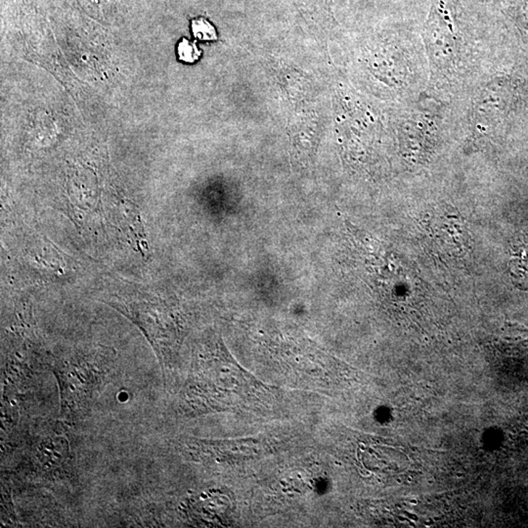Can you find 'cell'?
I'll return each instance as SVG.
<instances>
[{
	"mask_svg": "<svg viewBox=\"0 0 528 528\" xmlns=\"http://www.w3.org/2000/svg\"><path fill=\"white\" fill-rule=\"evenodd\" d=\"M143 332L161 362L171 355L178 332L171 310L162 300H131L110 303Z\"/></svg>",
	"mask_w": 528,
	"mask_h": 528,
	"instance_id": "2",
	"label": "cell"
},
{
	"mask_svg": "<svg viewBox=\"0 0 528 528\" xmlns=\"http://www.w3.org/2000/svg\"><path fill=\"white\" fill-rule=\"evenodd\" d=\"M192 33L195 38L200 41H216L218 39L215 26L205 19L192 21Z\"/></svg>",
	"mask_w": 528,
	"mask_h": 528,
	"instance_id": "4",
	"label": "cell"
},
{
	"mask_svg": "<svg viewBox=\"0 0 528 528\" xmlns=\"http://www.w3.org/2000/svg\"><path fill=\"white\" fill-rule=\"evenodd\" d=\"M115 364L116 351L105 347L78 348L57 357L52 372L59 387L61 418L84 419L112 379Z\"/></svg>",
	"mask_w": 528,
	"mask_h": 528,
	"instance_id": "1",
	"label": "cell"
},
{
	"mask_svg": "<svg viewBox=\"0 0 528 528\" xmlns=\"http://www.w3.org/2000/svg\"><path fill=\"white\" fill-rule=\"evenodd\" d=\"M223 501L224 500L220 497H218V496H216L215 499L213 495L208 496V499H207V500L202 501V506L199 504L202 514L207 516L205 517H210V519L211 517H213V516H215V514L216 517L223 516L226 512V509H224L225 508V506H224Z\"/></svg>",
	"mask_w": 528,
	"mask_h": 528,
	"instance_id": "5",
	"label": "cell"
},
{
	"mask_svg": "<svg viewBox=\"0 0 528 528\" xmlns=\"http://www.w3.org/2000/svg\"><path fill=\"white\" fill-rule=\"evenodd\" d=\"M179 59L185 63H194L199 60L202 52L198 49L195 42H190L188 39H183L179 42L178 47Z\"/></svg>",
	"mask_w": 528,
	"mask_h": 528,
	"instance_id": "6",
	"label": "cell"
},
{
	"mask_svg": "<svg viewBox=\"0 0 528 528\" xmlns=\"http://www.w3.org/2000/svg\"><path fill=\"white\" fill-rule=\"evenodd\" d=\"M30 461L29 464L36 477L51 479L65 474L68 467L67 440L59 435L38 438L31 449Z\"/></svg>",
	"mask_w": 528,
	"mask_h": 528,
	"instance_id": "3",
	"label": "cell"
}]
</instances>
